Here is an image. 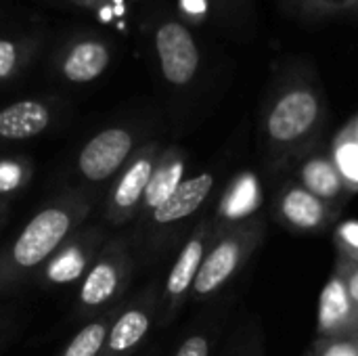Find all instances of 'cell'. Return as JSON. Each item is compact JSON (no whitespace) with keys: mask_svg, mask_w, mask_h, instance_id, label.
<instances>
[{"mask_svg":"<svg viewBox=\"0 0 358 356\" xmlns=\"http://www.w3.org/2000/svg\"><path fill=\"white\" fill-rule=\"evenodd\" d=\"M92 210L94 193L88 189H69L48 199L0 250V296L31 281L71 233L88 222Z\"/></svg>","mask_w":358,"mask_h":356,"instance_id":"6da1fadb","label":"cell"},{"mask_svg":"<svg viewBox=\"0 0 358 356\" xmlns=\"http://www.w3.org/2000/svg\"><path fill=\"white\" fill-rule=\"evenodd\" d=\"M325 118L327 105L317 80L306 73L285 78L266 99L260 118L266 162L283 168L304 157L321 136Z\"/></svg>","mask_w":358,"mask_h":356,"instance_id":"7a4b0ae2","label":"cell"},{"mask_svg":"<svg viewBox=\"0 0 358 356\" xmlns=\"http://www.w3.org/2000/svg\"><path fill=\"white\" fill-rule=\"evenodd\" d=\"M216 172L203 170L199 174L187 176L185 183L149 216L136 220L134 239H130L141 256L157 258L164 256L180 237L191 233V220H195L201 210L210 204L216 191Z\"/></svg>","mask_w":358,"mask_h":356,"instance_id":"3957f363","label":"cell"},{"mask_svg":"<svg viewBox=\"0 0 358 356\" xmlns=\"http://www.w3.org/2000/svg\"><path fill=\"white\" fill-rule=\"evenodd\" d=\"M218 220V218H216ZM266 235V222L260 214L239 220L218 222L212 245L195 279L191 300L206 302L218 296L243 271Z\"/></svg>","mask_w":358,"mask_h":356,"instance_id":"277c9868","label":"cell"},{"mask_svg":"<svg viewBox=\"0 0 358 356\" xmlns=\"http://www.w3.org/2000/svg\"><path fill=\"white\" fill-rule=\"evenodd\" d=\"M134 269L136 258L132 241L122 235L109 237L78 285L76 317L92 319L113 306H120L132 283Z\"/></svg>","mask_w":358,"mask_h":356,"instance_id":"5b68a950","label":"cell"},{"mask_svg":"<svg viewBox=\"0 0 358 356\" xmlns=\"http://www.w3.org/2000/svg\"><path fill=\"white\" fill-rule=\"evenodd\" d=\"M216 229H218L216 214H206L195 222L191 233L185 237L159 290V315H157L159 329L168 327L189 302L203 258L216 235Z\"/></svg>","mask_w":358,"mask_h":356,"instance_id":"8992f818","label":"cell"},{"mask_svg":"<svg viewBox=\"0 0 358 356\" xmlns=\"http://www.w3.org/2000/svg\"><path fill=\"white\" fill-rule=\"evenodd\" d=\"M141 145V136L132 126H107L94 132L76 153V174L92 189L111 185Z\"/></svg>","mask_w":358,"mask_h":356,"instance_id":"52a82bcc","label":"cell"},{"mask_svg":"<svg viewBox=\"0 0 358 356\" xmlns=\"http://www.w3.org/2000/svg\"><path fill=\"white\" fill-rule=\"evenodd\" d=\"M162 149L164 147L159 141H145L124 166V170L113 178L103 208V220L107 227L117 229L136 220Z\"/></svg>","mask_w":358,"mask_h":356,"instance_id":"ba28073f","label":"cell"},{"mask_svg":"<svg viewBox=\"0 0 358 356\" xmlns=\"http://www.w3.org/2000/svg\"><path fill=\"white\" fill-rule=\"evenodd\" d=\"M107 239L109 237L103 225L84 222L50 256V260L36 273L31 281L40 290H61L80 285Z\"/></svg>","mask_w":358,"mask_h":356,"instance_id":"9c48e42d","label":"cell"},{"mask_svg":"<svg viewBox=\"0 0 358 356\" xmlns=\"http://www.w3.org/2000/svg\"><path fill=\"white\" fill-rule=\"evenodd\" d=\"M159 73L170 88H189L201 69V48L189 25L180 19H164L153 34Z\"/></svg>","mask_w":358,"mask_h":356,"instance_id":"30bf717a","label":"cell"},{"mask_svg":"<svg viewBox=\"0 0 358 356\" xmlns=\"http://www.w3.org/2000/svg\"><path fill=\"white\" fill-rule=\"evenodd\" d=\"M159 290L162 285L151 281L145 290L120 306L99 356H134L138 353V348L157 327Z\"/></svg>","mask_w":358,"mask_h":356,"instance_id":"8fae6325","label":"cell"},{"mask_svg":"<svg viewBox=\"0 0 358 356\" xmlns=\"http://www.w3.org/2000/svg\"><path fill=\"white\" fill-rule=\"evenodd\" d=\"M63 103L48 97H27L0 107V147L34 141L61 118Z\"/></svg>","mask_w":358,"mask_h":356,"instance_id":"7c38bea8","label":"cell"},{"mask_svg":"<svg viewBox=\"0 0 358 356\" xmlns=\"http://www.w3.org/2000/svg\"><path fill=\"white\" fill-rule=\"evenodd\" d=\"M275 212L287 229L298 233H319L340 218L342 206L317 197L300 183H287L277 195Z\"/></svg>","mask_w":358,"mask_h":356,"instance_id":"4fadbf2b","label":"cell"},{"mask_svg":"<svg viewBox=\"0 0 358 356\" xmlns=\"http://www.w3.org/2000/svg\"><path fill=\"white\" fill-rule=\"evenodd\" d=\"M111 44L101 36H78L69 40L55 59L59 78L67 84H90L96 82L111 65Z\"/></svg>","mask_w":358,"mask_h":356,"instance_id":"5bb4252c","label":"cell"},{"mask_svg":"<svg viewBox=\"0 0 358 356\" xmlns=\"http://www.w3.org/2000/svg\"><path fill=\"white\" fill-rule=\"evenodd\" d=\"M358 332V304L350 298L340 273L327 279L317 315V338H340Z\"/></svg>","mask_w":358,"mask_h":356,"instance_id":"9a60e30c","label":"cell"},{"mask_svg":"<svg viewBox=\"0 0 358 356\" xmlns=\"http://www.w3.org/2000/svg\"><path fill=\"white\" fill-rule=\"evenodd\" d=\"M187 164H189V153L182 147L170 145V147L162 149L159 159L155 164V170L151 174L149 187L145 191L143 206H141V212H138L136 220L149 216L157 206H162L185 183V178H187Z\"/></svg>","mask_w":358,"mask_h":356,"instance_id":"2e32d148","label":"cell"},{"mask_svg":"<svg viewBox=\"0 0 358 356\" xmlns=\"http://www.w3.org/2000/svg\"><path fill=\"white\" fill-rule=\"evenodd\" d=\"M298 183L317 197L338 206H342L352 195V189L344 180L334 157L327 153L304 155L298 168Z\"/></svg>","mask_w":358,"mask_h":356,"instance_id":"e0dca14e","label":"cell"},{"mask_svg":"<svg viewBox=\"0 0 358 356\" xmlns=\"http://www.w3.org/2000/svg\"><path fill=\"white\" fill-rule=\"evenodd\" d=\"M124 304V302H122ZM120 304V306H122ZM120 306H113L92 319H88V323H84L76 336L65 344V348L61 350L59 356H99L103 346H105V340H107V334H109V327L120 311Z\"/></svg>","mask_w":358,"mask_h":356,"instance_id":"ac0fdd59","label":"cell"},{"mask_svg":"<svg viewBox=\"0 0 358 356\" xmlns=\"http://www.w3.org/2000/svg\"><path fill=\"white\" fill-rule=\"evenodd\" d=\"M40 48L38 36H0V84L17 80Z\"/></svg>","mask_w":358,"mask_h":356,"instance_id":"d6986e66","label":"cell"},{"mask_svg":"<svg viewBox=\"0 0 358 356\" xmlns=\"http://www.w3.org/2000/svg\"><path fill=\"white\" fill-rule=\"evenodd\" d=\"M31 178H34L31 157L19 153L0 155V199L8 201L10 197L23 193Z\"/></svg>","mask_w":358,"mask_h":356,"instance_id":"ffe728a7","label":"cell"},{"mask_svg":"<svg viewBox=\"0 0 358 356\" xmlns=\"http://www.w3.org/2000/svg\"><path fill=\"white\" fill-rule=\"evenodd\" d=\"M334 162L338 166V170L342 172L344 180L348 183V187L352 189V193L358 191V141L352 134L350 126L344 130V134H340V138L334 145Z\"/></svg>","mask_w":358,"mask_h":356,"instance_id":"44dd1931","label":"cell"},{"mask_svg":"<svg viewBox=\"0 0 358 356\" xmlns=\"http://www.w3.org/2000/svg\"><path fill=\"white\" fill-rule=\"evenodd\" d=\"M289 6L304 17H334L357 10L358 0H287Z\"/></svg>","mask_w":358,"mask_h":356,"instance_id":"7402d4cb","label":"cell"},{"mask_svg":"<svg viewBox=\"0 0 358 356\" xmlns=\"http://www.w3.org/2000/svg\"><path fill=\"white\" fill-rule=\"evenodd\" d=\"M313 356H358V332L340 338H317L310 346Z\"/></svg>","mask_w":358,"mask_h":356,"instance_id":"603a6c76","label":"cell"},{"mask_svg":"<svg viewBox=\"0 0 358 356\" xmlns=\"http://www.w3.org/2000/svg\"><path fill=\"white\" fill-rule=\"evenodd\" d=\"M334 245L338 250V258L358 262V220H344L336 227Z\"/></svg>","mask_w":358,"mask_h":356,"instance_id":"cb8c5ba5","label":"cell"},{"mask_svg":"<svg viewBox=\"0 0 358 356\" xmlns=\"http://www.w3.org/2000/svg\"><path fill=\"white\" fill-rule=\"evenodd\" d=\"M214 342H216L214 332H210V329L193 332L178 344V348L174 350L172 356H212Z\"/></svg>","mask_w":358,"mask_h":356,"instance_id":"d4e9b609","label":"cell"},{"mask_svg":"<svg viewBox=\"0 0 358 356\" xmlns=\"http://www.w3.org/2000/svg\"><path fill=\"white\" fill-rule=\"evenodd\" d=\"M334 271L342 275V279H344V283H346V287H348L350 298L358 304V262H350V260L338 258Z\"/></svg>","mask_w":358,"mask_h":356,"instance_id":"484cf974","label":"cell"},{"mask_svg":"<svg viewBox=\"0 0 358 356\" xmlns=\"http://www.w3.org/2000/svg\"><path fill=\"white\" fill-rule=\"evenodd\" d=\"M6 210H8V201L0 199V225H2V220H4V216H6Z\"/></svg>","mask_w":358,"mask_h":356,"instance_id":"4316f807","label":"cell"},{"mask_svg":"<svg viewBox=\"0 0 358 356\" xmlns=\"http://www.w3.org/2000/svg\"><path fill=\"white\" fill-rule=\"evenodd\" d=\"M350 130H352V134L357 136V141H358V120H357V122H352V124H350Z\"/></svg>","mask_w":358,"mask_h":356,"instance_id":"83f0119b","label":"cell"},{"mask_svg":"<svg viewBox=\"0 0 358 356\" xmlns=\"http://www.w3.org/2000/svg\"><path fill=\"white\" fill-rule=\"evenodd\" d=\"M2 325H4V319H0V338L4 336V334H2Z\"/></svg>","mask_w":358,"mask_h":356,"instance_id":"f1b7e54d","label":"cell"},{"mask_svg":"<svg viewBox=\"0 0 358 356\" xmlns=\"http://www.w3.org/2000/svg\"><path fill=\"white\" fill-rule=\"evenodd\" d=\"M252 356H262V348H258V350H256Z\"/></svg>","mask_w":358,"mask_h":356,"instance_id":"f546056e","label":"cell"},{"mask_svg":"<svg viewBox=\"0 0 358 356\" xmlns=\"http://www.w3.org/2000/svg\"><path fill=\"white\" fill-rule=\"evenodd\" d=\"M304 356H313V355H310V350H308V353H306V355H304Z\"/></svg>","mask_w":358,"mask_h":356,"instance_id":"4dcf8cb0","label":"cell"}]
</instances>
